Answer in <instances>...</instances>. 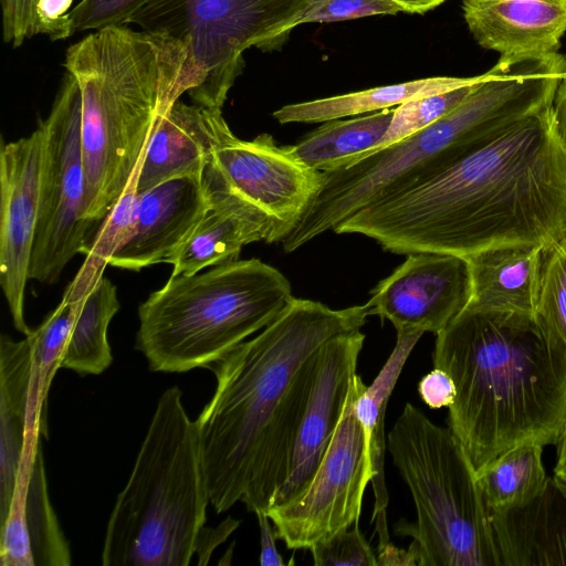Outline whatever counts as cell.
Instances as JSON below:
<instances>
[{"label":"cell","mask_w":566,"mask_h":566,"mask_svg":"<svg viewBox=\"0 0 566 566\" xmlns=\"http://www.w3.org/2000/svg\"><path fill=\"white\" fill-rule=\"evenodd\" d=\"M553 129L566 153V77L560 82L551 107Z\"/></svg>","instance_id":"cell-41"},{"label":"cell","mask_w":566,"mask_h":566,"mask_svg":"<svg viewBox=\"0 0 566 566\" xmlns=\"http://www.w3.org/2000/svg\"><path fill=\"white\" fill-rule=\"evenodd\" d=\"M365 338L355 329L329 338L316 350L286 478L269 509L295 500L312 481L342 418Z\"/></svg>","instance_id":"cell-14"},{"label":"cell","mask_w":566,"mask_h":566,"mask_svg":"<svg viewBox=\"0 0 566 566\" xmlns=\"http://www.w3.org/2000/svg\"><path fill=\"white\" fill-rule=\"evenodd\" d=\"M38 0H0L3 42L17 49L38 34Z\"/></svg>","instance_id":"cell-36"},{"label":"cell","mask_w":566,"mask_h":566,"mask_svg":"<svg viewBox=\"0 0 566 566\" xmlns=\"http://www.w3.org/2000/svg\"><path fill=\"white\" fill-rule=\"evenodd\" d=\"M433 367L453 380L449 428L476 474L524 444H557L566 348L535 314L465 308L436 335Z\"/></svg>","instance_id":"cell-3"},{"label":"cell","mask_w":566,"mask_h":566,"mask_svg":"<svg viewBox=\"0 0 566 566\" xmlns=\"http://www.w3.org/2000/svg\"><path fill=\"white\" fill-rule=\"evenodd\" d=\"M69 543L50 501L41 442L24 453L13 499L0 523L1 566H69Z\"/></svg>","instance_id":"cell-19"},{"label":"cell","mask_w":566,"mask_h":566,"mask_svg":"<svg viewBox=\"0 0 566 566\" xmlns=\"http://www.w3.org/2000/svg\"><path fill=\"white\" fill-rule=\"evenodd\" d=\"M139 195L129 188L98 224L85 261L62 296L63 302L77 303L96 286L106 265L120 245L129 238L138 211Z\"/></svg>","instance_id":"cell-30"},{"label":"cell","mask_w":566,"mask_h":566,"mask_svg":"<svg viewBox=\"0 0 566 566\" xmlns=\"http://www.w3.org/2000/svg\"><path fill=\"white\" fill-rule=\"evenodd\" d=\"M291 283L259 259L170 275L138 307L135 348L153 371L210 368L287 306Z\"/></svg>","instance_id":"cell-7"},{"label":"cell","mask_w":566,"mask_h":566,"mask_svg":"<svg viewBox=\"0 0 566 566\" xmlns=\"http://www.w3.org/2000/svg\"><path fill=\"white\" fill-rule=\"evenodd\" d=\"M377 566H418L410 551L396 547L391 542L377 546Z\"/></svg>","instance_id":"cell-42"},{"label":"cell","mask_w":566,"mask_h":566,"mask_svg":"<svg viewBox=\"0 0 566 566\" xmlns=\"http://www.w3.org/2000/svg\"><path fill=\"white\" fill-rule=\"evenodd\" d=\"M557 460L556 463H560L566 460V423L559 441L557 442Z\"/></svg>","instance_id":"cell-44"},{"label":"cell","mask_w":566,"mask_h":566,"mask_svg":"<svg viewBox=\"0 0 566 566\" xmlns=\"http://www.w3.org/2000/svg\"><path fill=\"white\" fill-rule=\"evenodd\" d=\"M41 128L0 145V284L17 331L31 332L24 297L39 217Z\"/></svg>","instance_id":"cell-13"},{"label":"cell","mask_w":566,"mask_h":566,"mask_svg":"<svg viewBox=\"0 0 566 566\" xmlns=\"http://www.w3.org/2000/svg\"><path fill=\"white\" fill-rule=\"evenodd\" d=\"M559 80L541 59L499 60L448 115L345 168L323 172L322 187L281 241L291 253L360 209L441 175L525 118L549 108Z\"/></svg>","instance_id":"cell-4"},{"label":"cell","mask_w":566,"mask_h":566,"mask_svg":"<svg viewBox=\"0 0 566 566\" xmlns=\"http://www.w3.org/2000/svg\"><path fill=\"white\" fill-rule=\"evenodd\" d=\"M315 566H377V557L360 533L354 527L338 531L310 547Z\"/></svg>","instance_id":"cell-34"},{"label":"cell","mask_w":566,"mask_h":566,"mask_svg":"<svg viewBox=\"0 0 566 566\" xmlns=\"http://www.w3.org/2000/svg\"><path fill=\"white\" fill-rule=\"evenodd\" d=\"M478 82L442 93L417 97L398 105L395 107L391 122L382 138L356 161L431 126L452 112Z\"/></svg>","instance_id":"cell-31"},{"label":"cell","mask_w":566,"mask_h":566,"mask_svg":"<svg viewBox=\"0 0 566 566\" xmlns=\"http://www.w3.org/2000/svg\"><path fill=\"white\" fill-rule=\"evenodd\" d=\"M548 250L535 244H509L465 256L471 274L467 307L535 314Z\"/></svg>","instance_id":"cell-23"},{"label":"cell","mask_w":566,"mask_h":566,"mask_svg":"<svg viewBox=\"0 0 566 566\" xmlns=\"http://www.w3.org/2000/svg\"><path fill=\"white\" fill-rule=\"evenodd\" d=\"M259 527H260V558L259 563L262 566H284L285 563L281 556V554L276 549L275 539L276 533L273 530L269 515L264 511H258L254 513Z\"/></svg>","instance_id":"cell-40"},{"label":"cell","mask_w":566,"mask_h":566,"mask_svg":"<svg viewBox=\"0 0 566 566\" xmlns=\"http://www.w3.org/2000/svg\"><path fill=\"white\" fill-rule=\"evenodd\" d=\"M39 127L43 137L39 217L29 276L53 284L74 255L86 254L97 229L84 217L82 94L71 73L65 71Z\"/></svg>","instance_id":"cell-10"},{"label":"cell","mask_w":566,"mask_h":566,"mask_svg":"<svg viewBox=\"0 0 566 566\" xmlns=\"http://www.w3.org/2000/svg\"><path fill=\"white\" fill-rule=\"evenodd\" d=\"M185 46L127 25L96 30L67 48L63 67L82 94L84 217L98 227L136 187L157 120L179 99Z\"/></svg>","instance_id":"cell-5"},{"label":"cell","mask_w":566,"mask_h":566,"mask_svg":"<svg viewBox=\"0 0 566 566\" xmlns=\"http://www.w3.org/2000/svg\"><path fill=\"white\" fill-rule=\"evenodd\" d=\"M202 447L178 386L159 397L132 473L111 512L104 566H187L207 520Z\"/></svg>","instance_id":"cell-6"},{"label":"cell","mask_w":566,"mask_h":566,"mask_svg":"<svg viewBox=\"0 0 566 566\" xmlns=\"http://www.w3.org/2000/svg\"><path fill=\"white\" fill-rule=\"evenodd\" d=\"M555 476L566 483V460L560 463H556L554 469Z\"/></svg>","instance_id":"cell-45"},{"label":"cell","mask_w":566,"mask_h":566,"mask_svg":"<svg viewBox=\"0 0 566 566\" xmlns=\"http://www.w3.org/2000/svg\"><path fill=\"white\" fill-rule=\"evenodd\" d=\"M227 181L289 234L310 207L323 184V172L279 147L270 134L252 140L234 136L214 155ZM286 234V235H287Z\"/></svg>","instance_id":"cell-15"},{"label":"cell","mask_w":566,"mask_h":566,"mask_svg":"<svg viewBox=\"0 0 566 566\" xmlns=\"http://www.w3.org/2000/svg\"><path fill=\"white\" fill-rule=\"evenodd\" d=\"M240 523V520H234L229 516L214 528L203 527L196 544V554L198 555L197 564H208L216 547L223 543L233 531L239 527Z\"/></svg>","instance_id":"cell-39"},{"label":"cell","mask_w":566,"mask_h":566,"mask_svg":"<svg viewBox=\"0 0 566 566\" xmlns=\"http://www.w3.org/2000/svg\"><path fill=\"white\" fill-rule=\"evenodd\" d=\"M365 388L356 374L335 433L304 492L266 511L276 536L290 549H310L359 522L364 492L373 479L368 441L355 412Z\"/></svg>","instance_id":"cell-11"},{"label":"cell","mask_w":566,"mask_h":566,"mask_svg":"<svg viewBox=\"0 0 566 566\" xmlns=\"http://www.w3.org/2000/svg\"><path fill=\"white\" fill-rule=\"evenodd\" d=\"M369 305L333 310L293 297L256 336L209 369L216 389L196 419L209 501L220 514L238 502L266 512L285 481L310 391L316 350L360 329Z\"/></svg>","instance_id":"cell-2"},{"label":"cell","mask_w":566,"mask_h":566,"mask_svg":"<svg viewBox=\"0 0 566 566\" xmlns=\"http://www.w3.org/2000/svg\"><path fill=\"white\" fill-rule=\"evenodd\" d=\"M118 310L117 289L103 276L77 306L62 368L80 375H99L111 366L107 331Z\"/></svg>","instance_id":"cell-27"},{"label":"cell","mask_w":566,"mask_h":566,"mask_svg":"<svg viewBox=\"0 0 566 566\" xmlns=\"http://www.w3.org/2000/svg\"><path fill=\"white\" fill-rule=\"evenodd\" d=\"M542 454L541 444L524 443L504 452L478 473L490 513L522 506L538 494L548 478Z\"/></svg>","instance_id":"cell-28"},{"label":"cell","mask_w":566,"mask_h":566,"mask_svg":"<svg viewBox=\"0 0 566 566\" xmlns=\"http://www.w3.org/2000/svg\"><path fill=\"white\" fill-rule=\"evenodd\" d=\"M535 315L566 348V239L547 252Z\"/></svg>","instance_id":"cell-32"},{"label":"cell","mask_w":566,"mask_h":566,"mask_svg":"<svg viewBox=\"0 0 566 566\" xmlns=\"http://www.w3.org/2000/svg\"><path fill=\"white\" fill-rule=\"evenodd\" d=\"M398 3L403 12L423 14L439 7L447 0H392Z\"/></svg>","instance_id":"cell-43"},{"label":"cell","mask_w":566,"mask_h":566,"mask_svg":"<svg viewBox=\"0 0 566 566\" xmlns=\"http://www.w3.org/2000/svg\"><path fill=\"white\" fill-rule=\"evenodd\" d=\"M399 12L403 9L392 0H308L293 22V29L310 22H335Z\"/></svg>","instance_id":"cell-35"},{"label":"cell","mask_w":566,"mask_h":566,"mask_svg":"<svg viewBox=\"0 0 566 566\" xmlns=\"http://www.w3.org/2000/svg\"><path fill=\"white\" fill-rule=\"evenodd\" d=\"M235 135L222 109L176 101L157 120L136 180L142 195L174 178L201 176Z\"/></svg>","instance_id":"cell-18"},{"label":"cell","mask_w":566,"mask_h":566,"mask_svg":"<svg viewBox=\"0 0 566 566\" xmlns=\"http://www.w3.org/2000/svg\"><path fill=\"white\" fill-rule=\"evenodd\" d=\"M150 0H81L66 15L67 38L77 32L127 25Z\"/></svg>","instance_id":"cell-33"},{"label":"cell","mask_w":566,"mask_h":566,"mask_svg":"<svg viewBox=\"0 0 566 566\" xmlns=\"http://www.w3.org/2000/svg\"><path fill=\"white\" fill-rule=\"evenodd\" d=\"M467 25L500 59L557 53L566 31V0H463Z\"/></svg>","instance_id":"cell-20"},{"label":"cell","mask_w":566,"mask_h":566,"mask_svg":"<svg viewBox=\"0 0 566 566\" xmlns=\"http://www.w3.org/2000/svg\"><path fill=\"white\" fill-rule=\"evenodd\" d=\"M387 449L417 513L396 533L412 537L418 566H501L476 471L452 430L407 402Z\"/></svg>","instance_id":"cell-8"},{"label":"cell","mask_w":566,"mask_h":566,"mask_svg":"<svg viewBox=\"0 0 566 566\" xmlns=\"http://www.w3.org/2000/svg\"><path fill=\"white\" fill-rule=\"evenodd\" d=\"M395 107L349 119H333L285 148L302 163L328 172L354 164L385 135Z\"/></svg>","instance_id":"cell-26"},{"label":"cell","mask_w":566,"mask_h":566,"mask_svg":"<svg viewBox=\"0 0 566 566\" xmlns=\"http://www.w3.org/2000/svg\"><path fill=\"white\" fill-rule=\"evenodd\" d=\"M551 107L422 186L360 209L333 231L361 234L406 255L465 258L509 244L553 248L566 239V153Z\"/></svg>","instance_id":"cell-1"},{"label":"cell","mask_w":566,"mask_h":566,"mask_svg":"<svg viewBox=\"0 0 566 566\" xmlns=\"http://www.w3.org/2000/svg\"><path fill=\"white\" fill-rule=\"evenodd\" d=\"M32 347L25 336L0 337V523L9 512L27 448L40 436L31 429Z\"/></svg>","instance_id":"cell-22"},{"label":"cell","mask_w":566,"mask_h":566,"mask_svg":"<svg viewBox=\"0 0 566 566\" xmlns=\"http://www.w3.org/2000/svg\"><path fill=\"white\" fill-rule=\"evenodd\" d=\"M210 206L202 175L174 178L139 195L134 229L109 265L138 272L170 264Z\"/></svg>","instance_id":"cell-17"},{"label":"cell","mask_w":566,"mask_h":566,"mask_svg":"<svg viewBox=\"0 0 566 566\" xmlns=\"http://www.w3.org/2000/svg\"><path fill=\"white\" fill-rule=\"evenodd\" d=\"M308 0H150L128 21L179 41L186 61L178 93L221 108L244 67L243 52L279 50Z\"/></svg>","instance_id":"cell-9"},{"label":"cell","mask_w":566,"mask_h":566,"mask_svg":"<svg viewBox=\"0 0 566 566\" xmlns=\"http://www.w3.org/2000/svg\"><path fill=\"white\" fill-rule=\"evenodd\" d=\"M422 333H397L396 345L371 385L355 401L356 417L364 427L373 468L375 496L371 522L375 526L387 524L386 510L389 501L385 481V418L387 402L402 368Z\"/></svg>","instance_id":"cell-25"},{"label":"cell","mask_w":566,"mask_h":566,"mask_svg":"<svg viewBox=\"0 0 566 566\" xmlns=\"http://www.w3.org/2000/svg\"><path fill=\"white\" fill-rule=\"evenodd\" d=\"M418 392L431 409L449 408L457 395L452 378L444 370L436 367L421 378Z\"/></svg>","instance_id":"cell-38"},{"label":"cell","mask_w":566,"mask_h":566,"mask_svg":"<svg viewBox=\"0 0 566 566\" xmlns=\"http://www.w3.org/2000/svg\"><path fill=\"white\" fill-rule=\"evenodd\" d=\"M211 206L171 261V275H192L239 259L247 244L273 243L286 237L273 218L232 189L216 161L202 171Z\"/></svg>","instance_id":"cell-16"},{"label":"cell","mask_w":566,"mask_h":566,"mask_svg":"<svg viewBox=\"0 0 566 566\" xmlns=\"http://www.w3.org/2000/svg\"><path fill=\"white\" fill-rule=\"evenodd\" d=\"M501 566H566V483L548 476L522 506L491 513Z\"/></svg>","instance_id":"cell-21"},{"label":"cell","mask_w":566,"mask_h":566,"mask_svg":"<svg viewBox=\"0 0 566 566\" xmlns=\"http://www.w3.org/2000/svg\"><path fill=\"white\" fill-rule=\"evenodd\" d=\"M72 3L73 0H38V34H46L51 41L67 39L65 15Z\"/></svg>","instance_id":"cell-37"},{"label":"cell","mask_w":566,"mask_h":566,"mask_svg":"<svg viewBox=\"0 0 566 566\" xmlns=\"http://www.w3.org/2000/svg\"><path fill=\"white\" fill-rule=\"evenodd\" d=\"M473 77L436 76L385 85L343 95L285 105L272 115L280 124L324 123L354 115L375 113L397 107L417 97L442 93L473 84Z\"/></svg>","instance_id":"cell-24"},{"label":"cell","mask_w":566,"mask_h":566,"mask_svg":"<svg viewBox=\"0 0 566 566\" xmlns=\"http://www.w3.org/2000/svg\"><path fill=\"white\" fill-rule=\"evenodd\" d=\"M369 315L388 319L397 333L438 334L468 306L471 274L464 256L417 252L407 255L371 291Z\"/></svg>","instance_id":"cell-12"},{"label":"cell","mask_w":566,"mask_h":566,"mask_svg":"<svg viewBox=\"0 0 566 566\" xmlns=\"http://www.w3.org/2000/svg\"><path fill=\"white\" fill-rule=\"evenodd\" d=\"M77 303L61 301L42 323L25 335L32 347V394L30 422L34 433L48 437L46 402L53 378L62 361Z\"/></svg>","instance_id":"cell-29"}]
</instances>
